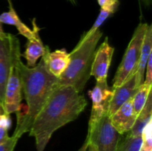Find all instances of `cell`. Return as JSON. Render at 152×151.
Masks as SVG:
<instances>
[{"instance_id": "cell-1", "label": "cell", "mask_w": 152, "mask_h": 151, "mask_svg": "<svg viewBox=\"0 0 152 151\" xmlns=\"http://www.w3.org/2000/svg\"><path fill=\"white\" fill-rule=\"evenodd\" d=\"M88 102L70 86H58L33 122L30 136L34 137L37 151H44L55 131L78 118Z\"/></svg>"}, {"instance_id": "cell-2", "label": "cell", "mask_w": 152, "mask_h": 151, "mask_svg": "<svg viewBox=\"0 0 152 151\" xmlns=\"http://www.w3.org/2000/svg\"><path fill=\"white\" fill-rule=\"evenodd\" d=\"M22 89L26 105L16 113L17 121L13 136L19 139L29 132L34 119L55 89L59 86L58 78L46 69L42 59L33 68L24 65L22 60L17 64Z\"/></svg>"}, {"instance_id": "cell-3", "label": "cell", "mask_w": 152, "mask_h": 151, "mask_svg": "<svg viewBox=\"0 0 152 151\" xmlns=\"http://www.w3.org/2000/svg\"><path fill=\"white\" fill-rule=\"evenodd\" d=\"M102 36L100 29L88 36L82 35L78 44L69 53V64L66 70L58 78L59 86H70L79 93L83 92L91 77L92 62Z\"/></svg>"}, {"instance_id": "cell-4", "label": "cell", "mask_w": 152, "mask_h": 151, "mask_svg": "<svg viewBox=\"0 0 152 151\" xmlns=\"http://www.w3.org/2000/svg\"><path fill=\"white\" fill-rule=\"evenodd\" d=\"M147 23H140L128 45L114 78L113 88L119 87L135 74L141 53L142 41L148 28Z\"/></svg>"}, {"instance_id": "cell-5", "label": "cell", "mask_w": 152, "mask_h": 151, "mask_svg": "<svg viewBox=\"0 0 152 151\" xmlns=\"http://www.w3.org/2000/svg\"><path fill=\"white\" fill-rule=\"evenodd\" d=\"M22 57L19 40L16 36L7 33L0 38V103L4 102L5 87L12 68Z\"/></svg>"}, {"instance_id": "cell-6", "label": "cell", "mask_w": 152, "mask_h": 151, "mask_svg": "<svg viewBox=\"0 0 152 151\" xmlns=\"http://www.w3.org/2000/svg\"><path fill=\"white\" fill-rule=\"evenodd\" d=\"M122 136L113 127L108 114L88 130L87 134L89 144H93L97 151H116Z\"/></svg>"}, {"instance_id": "cell-7", "label": "cell", "mask_w": 152, "mask_h": 151, "mask_svg": "<svg viewBox=\"0 0 152 151\" xmlns=\"http://www.w3.org/2000/svg\"><path fill=\"white\" fill-rule=\"evenodd\" d=\"M113 91L114 88L108 86L107 79H105L96 81L93 90L88 92V95L92 101L88 130H91L104 115L108 114Z\"/></svg>"}, {"instance_id": "cell-8", "label": "cell", "mask_w": 152, "mask_h": 151, "mask_svg": "<svg viewBox=\"0 0 152 151\" xmlns=\"http://www.w3.org/2000/svg\"><path fill=\"white\" fill-rule=\"evenodd\" d=\"M18 62L10 71L4 91L2 105L6 113L9 115L11 113H16L21 107L22 89L19 68L17 66Z\"/></svg>"}, {"instance_id": "cell-9", "label": "cell", "mask_w": 152, "mask_h": 151, "mask_svg": "<svg viewBox=\"0 0 152 151\" xmlns=\"http://www.w3.org/2000/svg\"><path fill=\"white\" fill-rule=\"evenodd\" d=\"M114 52V48L110 45L108 37H105V41L96 50L92 62L91 76H93L96 81L107 79Z\"/></svg>"}, {"instance_id": "cell-10", "label": "cell", "mask_w": 152, "mask_h": 151, "mask_svg": "<svg viewBox=\"0 0 152 151\" xmlns=\"http://www.w3.org/2000/svg\"><path fill=\"white\" fill-rule=\"evenodd\" d=\"M44 65L49 73L59 78L66 70L69 64V53L65 49L56 50L50 52L48 46H45V50L42 56Z\"/></svg>"}, {"instance_id": "cell-11", "label": "cell", "mask_w": 152, "mask_h": 151, "mask_svg": "<svg viewBox=\"0 0 152 151\" xmlns=\"http://www.w3.org/2000/svg\"><path fill=\"white\" fill-rule=\"evenodd\" d=\"M109 116L113 127L119 133L124 135L129 133L133 127L137 118L132 105V99L123 104Z\"/></svg>"}, {"instance_id": "cell-12", "label": "cell", "mask_w": 152, "mask_h": 151, "mask_svg": "<svg viewBox=\"0 0 152 151\" xmlns=\"http://www.w3.org/2000/svg\"><path fill=\"white\" fill-rule=\"evenodd\" d=\"M135 75L129 77L127 81L119 87L114 88L113 96L110 102L108 115H111L129 100L132 99L137 91Z\"/></svg>"}, {"instance_id": "cell-13", "label": "cell", "mask_w": 152, "mask_h": 151, "mask_svg": "<svg viewBox=\"0 0 152 151\" xmlns=\"http://www.w3.org/2000/svg\"><path fill=\"white\" fill-rule=\"evenodd\" d=\"M32 25L35 30V35L32 38L28 39L25 52L22 54L26 60L27 66L29 68L35 66L39 58L43 56L45 50V46L43 44L39 36V28L37 26L35 19H33Z\"/></svg>"}, {"instance_id": "cell-14", "label": "cell", "mask_w": 152, "mask_h": 151, "mask_svg": "<svg viewBox=\"0 0 152 151\" xmlns=\"http://www.w3.org/2000/svg\"><path fill=\"white\" fill-rule=\"evenodd\" d=\"M152 53V25L148 26L142 41L141 53L140 60L138 62L137 68L135 72V79H136L137 87H140L141 84H143L145 79V68L147 62L150 55Z\"/></svg>"}, {"instance_id": "cell-15", "label": "cell", "mask_w": 152, "mask_h": 151, "mask_svg": "<svg viewBox=\"0 0 152 151\" xmlns=\"http://www.w3.org/2000/svg\"><path fill=\"white\" fill-rule=\"evenodd\" d=\"M0 22L1 24H7V25L15 26L19 33L28 39L32 38L35 35V30L34 28L33 30H31L20 20L10 0H9V10L0 15Z\"/></svg>"}, {"instance_id": "cell-16", "label": "cell", "mask_w": 152, "mask_h": 151, "mask_svg": "<svg viewBox=\"0 0 152 151\" xmlns=\"http://www.w3.org/2000/svg\"><path fill=\"white\" fill-rule=\"evenodd\" d=\"M152 120V93H149L145 105L137 116L136 121L132 130L129 132L133 136H141L144 127Z\"/></svg>"}, {"instance_id": "cell-17", "label": "cell", "mask_w": 152, "mask_h": 151, "mask_svg": "<svg viewBox=\"0 0 152 151\" xmlns=\"http://www.w3.org/2000/svg\"><path fill=\"white\" fill-rule=\"evenodd\" d=\"M152 86L143 83L140 86L137 91L135 93L134 97L132 98V105L135 114L137 116L138 114L140 113L142 108L144 107L146 102L148 95L151 92Z\"/></svg>"}, {"instance_id": "cell-18", "label": "cell", "mask_w": 152, "mask_h": 151, "mask_svg": "<svg viewBox=\"0 0 152 151\" xmlns=\"http://www.w3.org/2000/svg\"><path fill=\"white\" fill-rule=\"evenodd\" d=\"M142 144V136H133L128 133L123 135L116 151H140Z\"/></svg>"}, {"instance_id": "cell-19", "label": "cell", "mask_w": 152, "mask_h": 151, "mask_svg": "<svg viewBox=\"0 0 152 151\" xmlns=\"http://www.w3.org/2000/svg\"><path fill=\"white\" fill-rule=\"evenodd\" d=\"M116 12V10H112V9H105V8H101L100 12H99V14L98 15L97 18H96V21L94 23L93 26L91 28V29L88 31H87L86 33H85L84 34L86 36H91V34H93L94 33L96 30H97L98 29H99L101 25H102L104 22L110 16H111L112 14H114Z\"/></svg>"}, {"instance_id": "cell-20", "label": "cell", "mask_w": 152, "mask_h": 151, "mask_svg": "<svg viewBox=\"0 0 152 151\" xmlns=\"http://www.w3.org/2000/svg\"><path fill=\"white\" fill-rule=\"evenodd\" d=\"M142 147L152 150V120L147 124L142 132Z\"/></svg>"}, {"instance_id": "cell-21", "label": "cell", "mask_w": 152, "mask_h": 151, "mask_svg": "<svg viewBox=\"0 0 152 151\" xmlns=\"http://www.w3.org/2000/svg\"><path fill=\"white\" fill-rule=\"evenodd\" d=\"M19 139L12 136L6 142L0 144V151H13Z\"/></svg>"}, {"instance_id": "cell-22", "label": "cell", "mask_w": 152, "mask_h": 151, "mask_svg": "<svg viewBox=\"0 0 152 151\" xmlns=\"http://www.w3.org/2000/svg\"><path fill=\"white\" fill-rule=\"evenodd\" d=\"M101 8L112 9L117 11L120 2L119 0H96Z\"/></svg>"}, {"instance_id": "cell-23", "label": "cell", "mask_w": 152, "mask_h": 151, "mask_svg": "<svg viewBox=\"0 0 152 151\" xmlns=\"http://www.w3.org/2000/svg\"><path fill=\"white\" fill-rule=\"evenodd\" d=\"M145 69H146V74L145 76V78L144 79L143 83L152 86V53L148 58Z\"/></svg>"}, {"instance_id": "cell-24", "label": "cell", "mask_w": 152, "mask_h": 151, "mask_svg": "<svg viewBox=\"0 0 152 151\" xmlns=\"http://www.w3.org/2000/svg\"><path fill=\"white\" fill-rule=\"evenodd\" d=\"M7 131H8L7 129L0 127V144L6 142L10 138V136H8Z\"/></svg>"}, {"instance_id": "cell-25", "label": "cell", "mask_w": 152, "mask_h": 151, "mask_svg": "<svg viewBox=\"0 0 152 151\" xmlns=\"http://www.w3.org/2000/svg\"><path fill=\"white\" fill-rule=\"evenodd\" d=\"M88 144H89L88 139V137L86 136V140H85L84 143H83V144L82 145L81 147H80L77 151H87L88 147Z\"/></svg>"}, {"instance_id": "cell-26", "label": "cell", "mask_w": 152, "mask_h": 151, "mask_svg": "<svg viewBox=\"0 0 152 151\" xmlns=\"http://www.w3.org/2000/svg\"><path fill=\"white\" fill-rule=\"evenodd\" d=\"M6 33H4V31L3 30V28H2V25H1V23L0 22V38H4V36H6Z\"/></svg>"}, {"instance_id": "cell-27", "label": "cell", "mask_w": 152, "mask_h": 151, "mask_svg": "<svg viewBox=\"0 0 152 151\" xmlns=\"http://www.w3.org/2000/svg\"><path fill=\"white\" fill-rule=\"evenodd\" d=\"M87 151H97V150H96V147H95L93 144H88V147Z\"/></svg>"}, {"instance_id": "cell-28", "label": "cell", "mask_w": 152, "mask_h": 151, "mask_svg": "<svg viewBox=\"0 0 152 151\" xmlns=\"http://www.w3.org/2000/svg\"><path fill=\"white\" fill-rule=\"evenodd\" d=\"M145 6H150L152 3V0H141Z\"/></svg>"}, {"instance_id": "cell-29", "label": "cell", "mask_w": 152, "mask_h": 151, "mask_svg": "<svg viewBox=\"0 0 152 151\" xmlns=\"http://www.w3.org/2000/svg\"><path fill=\"white\" fill-rule=\"evenodd\" d=\"M68 1H69L70 3L73 4V5H76L77 4V0H67Z\"/></svg>"}, {"instance_id": "cell-30", "label": "cell", "mask_w": 152, "mask_h": 151, "mask_svg": "<svg viewBox=\"0 0 152 151\" xmlns=\"http://www.w3.org/2000/svg\"><path fill=\"white\" fill-rule=\"evenodd\" d=\"M140 151H152V150L147 149V148H145V147H141V148H140Z\"/></svg>"}]
</instances>
